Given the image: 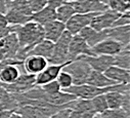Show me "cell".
<instances>
[{
	"mask_svg": "<svg viewBox=\"0 0 130 118\" xmlns=\"http://www.w3.org/2000/svg\"><path fill=\"white\" fill-rule=\"evenodd\" d=\"M12 27L13 32L17 34L20 45L15 58L23 62L29 55V52L32 50V48L44 39L43 26L39 25L34 21H30L25 25Z\"/></svg>",
	"mask_w": 130,
	"mask_h": 118,
	"instance_id": "cell-1",
	"label": "cell"
},
{
	"mask_svg": "<svg viewBox=\"0 0 130 118\" xmlns=\"http://www.w3.org/2000/svg\"><path fill=\"white\" fill-rule=\"evenodd\" d=\"M72 34L67 30L64 31L61 36L54 42L52 54L48 60V64L60 65L70 61L69 57V44L72 38Z\"/></svg>",
	"mask_w": 130,
	"mask_h": 118,
	"instance_id": "cell-2",
	"label": "cell"
},
{
	"mask_svg": "<svg viewBox=\"0 0 130 118\" xmlns=\"http://www.w3.org/2000/svg\"><path fill=\"white\" fill-rule=\"evenodd\" d=\"M63 71L68 72L73 78V85L85 84L87 78L92 71L90 66L83 61L82 58H77L75 61H70L62 69Z\"/></svg>",
	"mask_w": 130,
	"mask_h": 118,
	"instance_id": "cell-3",
	"label": "cell"
},
{
	"mask_svg": "<svg viewBox=\"0 0 130 118\" xmlns=\"http://www.w3.org/2000/svg\"><path fill=\"white\" fill-rule=\"evenodd\" d=\"M95 55L92 48L87 44V42L79 34L73 35L69 44V57L70 61H75L81 56H91Z\"/></svg>",
	"mask_w": 130,
	"mask_h": 118,
	"instance_id": "cell-4",
	"label": "cell"
},
{
	"mask_svg": "<svg viewBox=\"0 0 130 118\" xmlns=\"http://www.w3.org/2000/svg\"><path fill=\"white\" fill-rule=\"evenodd\" d=\"M121 16L120 12H117L112 9H107L102 12H97L90 22V27L95 29L96 31H103L112 28L114 22Z\"/></svg>",
	"mask_w": 130,
	"mask_h": 118,
	"instance_id": "cell-5",
	"label": "cell"
},
{
	"mask_svg": "<svg viewBox=\"0 0 130 118\" xmlns=\"http://www.w3.org/2000/svg\"><path fill=\"white\" fill-rule=\"evenodd\" d=\"M4 86V88L14 95H21L24 94L30 90H32L35 85V75H31L28 73H23L19 76V78L10 83V84H2Z\"/></svg>",
	"mask_w": 130,
	"mask_h": 118,
	"instance_id": "cell-6",
	"label": "cell"
},
{
	"mask_svg": "<svg viewBox=\"0 0 130 118\" xmlns=\"http://www.w3.org/2000/svg\"><path fill=\"white\" fill-rule=\"evenodd\" d=\"M95 114L90 100L76 99L71 105L68 118H92Z\"/></svg>",
	"mask_w": 130,
	"mask_h": 118,
	"instance_id": "cell-7",
	"label": "cell"
},
{
	"mask_svg": "<svg viewBox=\"0 0 130 118\" xmlns=\"http://www.w3.org/2000/svg\"><path fill=\"white\" fill-rule=\"evenodd\" d=\"M107 105L109 109H123L124 111L129 113V105H130V95L129 92L121 93L118 91L108 92L105 94Z\"/></svg>",
	"mask_w": 130,
	"mask_h": 118,
	"instance_id": "cell-8",
	"label": "cell"
},
{
	"mask_svg": "<svg viewBox=\"0 0 130 118\" xmlns=\"http://www.w3.org/2000/svg\"><path fill=\"white\" fill-rule=\"evenodd\" d=\"M96 13H75L73 14L69 19V21L64 24L66 25V30L72 35L79 34V32L83 28L90 25L92 18Z\"/></svg>",
	"mask_w": 130,
	"mask_h": 118,
	"instance_id": "cell-9",
	"label": "cell"
},
{
	"mask_svg": "<svg viewBox=\"0 0 130 118\" xmlns=\"http://www.w3.org/2000/svg\"><path fill=\"white\" fill-rule=\"evenodd\" d=\"M70 3L76 13H96L109 9L100 0H75Z\"/></svg>",
	"mask_w": 130,
	"mask_h": 118,
	"instance_id": "cell-10",
	"label": "cell"
},
{
	"mask_svg": "<svg viewBox=\"0 0 130 118\" xmlns=\"http://www.w3.org/2000/svg\"><path fill=\"white\" fill-rule=\"evenodd\" d=\"M93 71L104 73L108 68L114 65V56L113 55H104V54H95L91 56H81Z\"/></svg>",
	"mask_w": 130,
	"mask_h": 118,
	"instance_id": "cell-11",
	"label": "cell"
},
{
	"mask_svg": "<svg viewBox=\"0 0 130 118\" xmlns=\"http://www.w3.org/2000/svg\"><path fill=\"white\" fill-rule=\"evenodd\" d=\"M48 65V61L45 57L39 56V55H28L23 61V68L26 73L31 75H37L40 72H42Z\"/></svg>",
	"mask_w": 130,
	"mask_h": 118,
	"instance_id": "cell-12",
	"label": "cell"
},
{
	"mask_svg": "<svg viewBox=\"0 0 130 118\" xmlns=\"http://www.w3.org/2000/svg\"><path fill=\"white\" fill-rule=\"evenodd\" d=\"M92 48L94 54H104V55H116L123 48L124 45L112 38H106L103 41L95 44Z\"/></svg>",
	"mask_w": 130,
	"mask_h": 118,
	"instance_id": "cell-13",
	"label": "cell"
},
{
	"mask_svg": "<svg viewBox=\"0 0 130 118\" xmlns=\"http://www.w3.org/2000/svg\"><path fill=\"white\" fill-rule=\"evenodd\" d=\"M69 62L64 63V64H60V65L48 64L47 67L42 72H40L39 74H37L35 76V85L36 86H41V85H44V84H46L50 81L55 80L56 77L58 76L59 72L63 69V67L66 66Z\"/></svg>",
	"mask_w": 130,
	"mask_h": 118,
	"instance_id": "cell-14",
	"label": "cell"
},
{
	"mask_svg": "<svg viewBox=\"0 0 130 118\" xmlns=\"http://www.w3.org/2000/svg\"><path fill=\"white\" fill-rule=\"evenodd\" d=\"M0 48L4 52L5 58H15V55L20 48L17 34L14 32H11L3 37L0 40Z\"/></svg>",
	"mask_w": 130,
	"mask_h": 118,
	"instance_id": "cell-15",
	"label": "cell"
},
{
	"mask_svg": "<svg viewBox=\"0 0 130 118\" xmlns=\"http://www.w3.org/2000/svg\"><path fill=\"white\" fill-rule=\"evenodd\" d=\"M43 30L44 38L54 43L61 36V34L66 31V25L57 20H53L43 26Z\"/></svg>",
	"mask_w": 130,
	"mask_h": 118,
	"instance_id": "cell-16",
	"label": "cell"
},
{
	"mask_svg": "<svg viewBox=\"0 0 130 118\" xmlns=\"http://www.w3.org/2000/svg\"><path fill=\"white\" fill-rule=\"evenodd\" d=\"M107 36L108 38H112L122 45L126 46L130 43V25L114 27L107 29Z\"/></svg>",
	"mask_w": 130,
	"mask_h": 118,
	"instance_id": "cell-17",
	"label": "cell"
},
{
	"mask_svg": "<svg viewBox=\"0 0 130 118\" xmlns=\"http://www.w3.org/2000/svg\"><path fill=\"white\" fill-rule=\"evenodd\" d=\"M79 35L81 37H83V39L87 42V44L90 47H93L95 44H97L99 42L103 41L104 39L108 38L107 30L96 31L95 29H93L90 26H87V27L83 28L82 30L79 32Z\"/></svg>",
	"mask_w": 130,
	"mask_h": 118,
	"instance_id": "cell-18",
	"label": "cell"
},
{
	"mask_svg": "<svg viewBox=\"0 0 130 118\" xmlns=\"http://www.w3.org/2000/svg\"><path fill=\"white\" fill-rule=\"evenodd\" d=\"M105 75L113 80L117 84H129L130 82V71L117 66H111L105 72Z\"/></svg>",
	"mask_w": 130,
	"mask_h": 118,
	"instance_id": "cell-19",
	"label": "cell"
},
{
	"mask_svg": "<svg viewBox=\"0 0 130 118\" xmlns=\"http://www.w3.org/2000/svg\"><path fill=\"white\" fill-rule=\"evenodd\" d=\"M19 104L14 94L7 92L0 83V111H15Z\"/></svg>",
	"mask_w": 130,
	"mask_h": 118,
	"instance_id": "cell-20",
	"label": "cell"
},
{
	"mask_svg": "<svg viewBox=\"0 0 130 118\" xmlns=\"http://www.w3.org/2000/svg\"><path fill=\"white\" fill-rule=\"evenodd\" d=\"M21 66L7 65L0 69V83L10 84L14 82L21 75Z\"/></svg>",
	"mask_w": 130,
	"mask_h": 118,
	"instance_id": "cell-21",
	"label": "cell"
},
{
	"mask_svg": "<svg viewBox=\"0 0 130 118\" xmlns=\"http://www.w3.org/2000/svg\"><path fill=\"white\" fill-rule=\"evenodd\" d=\"M87 84L89 85H92V86H95V87H107V86H111V85H114V84H117L115 83L113 80H111L110 78H108L105 73H102V72H97V71H91L88 78H87V81H86Z\"/></svg>",
	"mask_w": 130,
	"mask_h": 118,
	"instance_id": "cell-22",
	"label": "cell"
},
{
	"mask_svg": "<svg viewBox=\"0 0 130 118\" xmlns=\"http://www.w3.org/2000/svg\"><path fill=\"white\" fill-rule=\"evenodd\" d=\"M53 45L54 43L47 40V39H43L41 40L39 43H37L32 50L29 52V55L30 54H33V55H39V56H42V57H45L46 60L48 61L49 57L51 56L52 54V50H53Z\"/></svg>",
	"mask_w": 130,
	"mask_h": 118,
	"instance_id": "cell-23",
	"label": "cell"
},
{
	"mask_svg": "<svg viewBox=\"0 0 130 118\" xmlns=\"http://www.w3.org/2000/svg\"><path fill=\"white\" fill-rule=\"evenodd\" d=\"M56 20L55 17V9L46 5L45 7H43L42 9H40L37 12H34L32 14V21H34L36 23H38L41 26H44L45 24Z\"/></svg>",
	"mask_w": 130,
	"mask_h": 118,
	"instance_id": "cell-24",
	"label": "cell"
},
{
	"mask_svg": "<svg viewBox=\"0 0 130 118\" xmlns=\"http://www.w3.org/2000/svg\"><path fill=\"white\" fill-rule=\"evenodd\" d=\"M4 17L9 26H22L32 21V16H26L14 9L7 8L4 12Z\"/></svg>",
	"mask_w": 130,
	"mask_h": 118,
	"instance_id": "cell-25",
	"label": "cell"
},
{
	"mask_svg": "<svg viewBox=\"0 0 130 118\" xmlns=\"http://www.w3.org/2000/svg\"><path fill=\"white\" fill-rule=\"evenodd\" d=\"M75 10L72 6V4L68 1H64L60 6H58L56 9H55V17H56V20L66 24L69 19L75 14Z\"/></svg>",
	"mask_w": 130,
	"mask_h": 118,
	"instance_id": "cell-26",
	"label": "cell"
},
{
	"mask_svg": "<svg viewBox=\"0 0 130 118\" xmlns=\"http://www.w3.org/2000/svg\"><path fill=\"white\" fill-rule=\"evenodd\" d=\"M129 45L124 46V48L117 53L114 56V66L130 70V50H129Z\"/></svg>",
	"mask_w": 130,
	"mask_h": 118,
	"instance_id": "cell-27",
	"label": "cell"
},
{
	"mask_svg": "<svg viewBox=\"0 0 130 118\" xmlns=\"http://www.w3.org/2000/svg\"><path fill=\"white\" fill-rule=\"evenodd\" d=\"M109 9L115 10L120 13L129 11L130 9V0H100Z\"/></svg>",
	"mask_w": 130,
	"mask_h": 118,
	"instance_id": "cell-28",
	"label": "cell"
},
{
	"mask_svg": "<svg viewBox=\"0 0 130 118\" xmlns=\"http://www.w3.org/2000/svg\"><path fill=\"white\" fill-rule=\"evenodd\" d=\"M15 111L20 112L24 118H51L43 114L38 108L31 106V105H25L19 107Z\"/></svg>",
	"mask_w": 130,
	"mask_h": 118,
	"instance_id": "cell-29",
	"label": "cell"
},
{
	"mask_svg": "<svg viewBox=\"0 0 130 118\" xmlns=\"http://www.w3.org/2000/svg\"><path fill=\"white\" fill-rule=\"evenodd\" d=\"M10 8V9H14L19 12H22L26 16H32V12L29 3L27 0H9L6 4V9Z\"/></svg>",
	"mask_w": 130,
	"mask_h": 118,
	"instance_id": "cell-30",
	"label": "cell"
},
{
	"mask_svg": "<svg viewBox=\"0 0 130 118\" xmlns=\"http://www.w3.org/2000/svg\"><path fill=\"white\" fill-rule=\"evenodd\" d=\"M91 104H92V107L95 111L96 114H101L103 113L104 111H106L108 108V105H107V101H106V97H105V94L103 95H99L94 97L93 99L90 100Z\"/></svg>",
	"mask_w": 130,
	"mask_h": 118,
	"instance_id": "cell-31",
	"label": "cell"
},
{
	"mask_svg": "<svg viewBox=\"0 0 130 118\" xmlns=\"http://www.w3.org/2000/svg\"><path fill=\"white\" fill-rule=\"evenodd\" d=\"M101 118H130L129 113L123 109H107L100 114Z\"/></svg>",
	"mask_w": 130,
	"mask_h": 118,
	"instance_id": "cell-32",
	"label": "cell"
},
{
	"mask_svg": "<svg viewBox=\"0 0 130 118\" xmlns=\"http://www.w3.org/2000/svg\"><path fill=\"white\" fill-rule=\"evenodd\" d=\"M55 80H56L57 83L59 84L61 91L66 90V88L71 87V86L74 84V83H73V78H72V76H71L68 72L63 71V70H61V71L59 72V74H58V76L56 77Z\"/></svg>",
	"mask_w": 130,
	"mask_h": 118,
	"instance_id": "cell-33",
	"label": "cell"
},
{
	"mask_svg": "<svg viewBox=\"0 0 130 118\" xmlns=\"http://www.w3.org/2000/svg\"><path fill=\"white\" fill-rule=\"evenodd\" d=\"M11 32H13V27L8 25L4 13H0V40Z\"/></svg>",
	"mask_w": 130,
	"mask_h": 118,
	"instance_id": "cell-34",
	"label": "cell"
},
{
	"mask_svg": "<svg viewBox=\"0 0 130 118\" xmlns=\"http://www.w3.org/2000/svg\"><path fill=\"white\" fill-rule=\"evenodd\" d=\"M40 87L42 88V91L46 95H53V94H56V93L61 91V88H60V86H59V84L57 83L56 80L50 81V82H48L44 85H41Z\"/></svg>",
	"mask_w": 130,
	"mask_h": 118,
	"instance_id": "cell-35",
	"label": "cell"
},
{
	"mask_svg": "<svg viewBox=\"0 0 130 118\" xmlns=\"http://www.w3.org/2000/svg\"><path fill=\"white\" fill-rule=\"evenodd\" d=\"M32 12H37L47 5L46 0H27Z\"/></svg>",
	"mask_w": 130,
	"mask_h": 118,
	"instance_id": "cell-36",
	"label": "cell"
},
{
	"mask_svg": "<svg viewBox=\"0 0 130 118\" xmlns=\"http://www.w3.org/2000/svg\"><path fill=\"white\" fill-rule=\"evenodd\" d=\"M125 25H130V11H126L124 13H121V16L114 22L112 28L125 26Z\"/></svg>",
	"mask_w": 130,
	"mask_h": 118,
	"instance_id": "cell-37",
	"label": "cell"
},
{
	"mask_svg": "<svg viewBox=\"0 0 130 118\" xmlns=\"http://www.w3.org/2000/svg\"><path fill=\"white\" fill-rule=\"evenodd\" d=\"M69 111H70V109H68V108L61 109V110H59L57 113H55L51 118H68Z\"/></svg>",
	"mask_w": 130,
	"mask_h": 118,
	"instance_id": "cell-38",
	"label": "cell"
},
{
	"mask_svg": "<svg viewBox=\"0 0 130 118\" xmlns=\"http://www.w3.org/2000/svg\"><path fill=\"white\" fill-rule=\"evenodd\" d=\"M66 0H46V3H47V5L48 6H50V7H52V8H54V9H56L58 6H60Z\"/></svg>",
	"mask_w": 130,
	"mask_h": 118,
	"instance_id": "cell-39",
	"label": "cell"
},
{
	"mask_svg": "<svg viewBox=\"0 0 130 118\" xmlns=\"http://www.w3.org/2000/svg\"><path fill=\"white\" fill-rule=\"evenodd\" d=\"M8 118H24L23 115L18 111H11L8 115Z\"/></svg>",
	"mask_w": 130,
	"mask_h": 118,
	"instance_id": "cell-40",
	"label": "cell"
},
{
	"mask_svg": "<svg viewBox=\"0 0 130 118\" xmlns=\"http://www.w3.org/2000/svg\"><path fill=\"white\" fill-rule=\"evenodd\" d=\"M11 111H0V118H8V115Z\"/></svg>",
	"mask_w": 130,
	"mask_h": 118,
	"instance_id": "cell-41",
	"label": "cell"
},
{
	"mask_svg": "<svg viewBox=\"0 0 130 118\" xmlns=\"http://www.w3.org/2000/svg\"><path fill=\"white\" fill-rule=\"evenodd\" d=\"M3 58H5V55H4V52L2 51V49L0 48V62H1Z\"/></svg>",
	"mask_w": 130,
	"mask_h": 118,
	"instance_id": "cell-42",
	"label": "cell"
},
{
	"mask_svg": "<svg viewBox=\"0 0 130 118\" xmlns=\"http://www.w3.org/2000/svg\"><path fill=\"white\" fill-rule=\"evenodd\" d=\"M92 118H101V117H100V114H95V115H94Z\"/></svg>",
	"mask_w": 130,
	"mask_h": 118,
	"instance_id": "cell-43",
	"label": "cell"
},
{
	"mask_svg": "<svg viewBox=\"0 0 130 118\" xmlns=\"http://www.w3.org/2000/svg\"><path fill=\"white\" fill-rule=\"evenodd\" d=\"M66 1H68V2H71V1H75V0H66Z\"/></svg>",
	"mask_w": 130,
	"mask_h": 118,
	"instance_id": "cell-44",
	"label": "cell"
},
{
	"mask_svg": "<svg viewBox=\"0 0 130 118\" xmlns=\"http://www.w3.org/2000/svg\"><path fill=\"white\" fill-rule=\"evenodd\" d=\"M8 1H9V0H8Z\"/></svg>",
	"mask_w": 130,
	"mask_h": 118,
	"instance_id": "cell-45",
	"label": "cell"
}]
</instances>
